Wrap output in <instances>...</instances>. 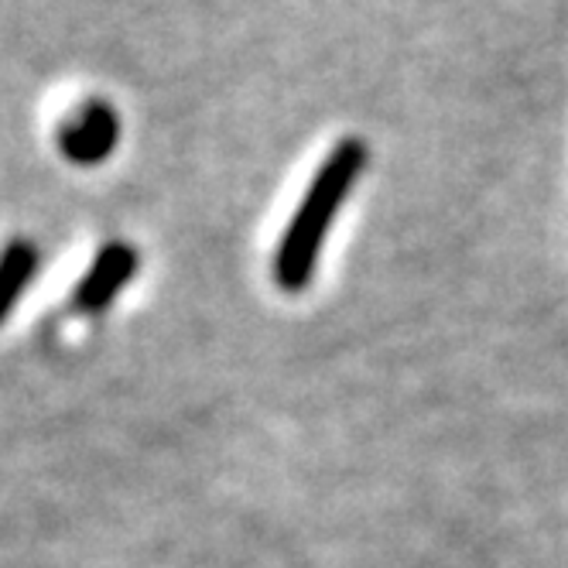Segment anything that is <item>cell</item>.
I'll use <instances>...</instances> for the list:
<instances>
[{
	"label": "cell",
	"mask_w": 568,
	"mask_h": 568,
	"mask_svg": "<svg viewBox=\"0 0 568 568\" xmlns=\"http://www.w3.org/2000/svg\"><path fill=\"white\" fill-rule=\"evenodd\" d=\"M38 247L31 240H11L4 251H0V326L8 322L21 295L28 292V284L38 274Z\"/></svg>",
	"instance_id": "277c9868"
},
{
	"label": "cell",
	"mask_w": 568,
	"mask_h": 568,
	"mask_svg": "<svg viewBox=\"0 0 568 568\" xmlns=\"http://www.w3.org/2000/svg\"><path fill=\"white\" fill-rule=\"evenodd\" d=\"M141 257L128 243H106V247L97 254V261L90 264V271L79 281V288L72 295L79 312H103L113 305V298L128 288V281L138 274Z\"/></svg>",
	"instance_id": "3957f363"
},
{
	"label": "cell",
	"mask_w": 568,
	"mask_h": 568,
	"mask_svg": "<svg viewBox=\"0 0 568 568\" xmlns=\"http://www.w3.org/2000/svg\"><path fill=\"white\" fill-rule=\"evenodd\" d=\"M367 169V144L359 138H346L322 161L302 206L295 210L288 230H284L277 254H274V277L284 292H302L315 274L322 243H326L346 195Z\"/></svg>",
	"instance_id": "6da1fadb"
},
{
	"label": "cell",
	"mask_w": 568,
	"mask_h": 568,
	"mask_svg": "<svg viewBox=\"0 0 568 568\" xmlns=\"http://www.w3.org/2000/svg\"><path fill=\"white\" fill-rule=\"evenodd\" d=\"M120 141V120L106 100H87L59 131V148L72 165H100Z\"/></svg>",
	"instance_id": "7a4b0ae2"
}]
</instances>
